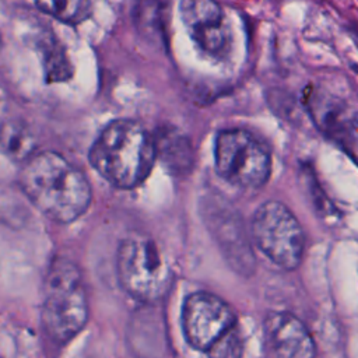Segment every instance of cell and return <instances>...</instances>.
Wrapping results in <instances>:
<instances>
[{
    "label": "cell",
    "instance_id": "obj_9",
    "mask_svg": "<svg viewBox=\"0 0 358 358\" xmlns=\"http://www.w3.org/2000/svg\"><path fill=\"white\" fill-rule=\"evenodd\" d=\"M302 105L316 127L336 141H350L358 129L352 103L322 84H310L303 90Z\"/></svg>",
    "mask_w": 358,
    "mask_h": 358
},
{
    "label": "cell",
    "instance_id": "obj_10",
    "mask_svg": "<svg viewBox=\"0 0 358 358\" xmlns=\"http://www.w3.org/2000/svg\"><path fill=\"white\" fill-rule=\"evenodd\" d=\"M266 358H315L316 347L305 324L292 313L270 312L263 320Z\"/></svg>",
    "mask_w": 358,
    "mask_h": 358
},
{
    "label": "cell",
    "instance_id": "obj_3",
    "mask_svg": "<svg viewBox=\"0 0 358 358\" xmlns=\"http://www.w3.org/2000/svg\"><path fill=\"white\" fill-rule=\"evenodd\" d=\"M88 296L81 270L66 257H56L45 275L41 320L45 333L59 344L73 340L87 324Z\"/></svg>",
    "mask_w": 358,
    "mask_h": 358
},
{
    "label": "cell",
    "instance_id": "obj_2",
    "mask_svg": "<svg viewBox=\"0 0 358 358\" xmlns=\"http://www.w3.org/2000/svg\"><path fill=\"white\" fill-rule=\"evenodd\" d=\"M155 159L152 134L131 119L109 122L88 152L91 166L119 189H133L141 185L150 175Z\"/></svg>",
    "mask_w": 358,
    "mask_h": 358
},
{
    "label": "cell",
    "instance_id": "obj_15",
    "mask_svg": "<svg viewBox=\"0 0 358 358\" xmlns=\"http://www.w3.org/2000/svg\"><path fill=\"white\" fill-rule=\"evenodd\" d=\"M35 4L42 13L69 25L84 22L92 13V0H35Z\"/></svg>",
    "mask_w": 358,
    "mask_h": 358
},
{
    "label": "cell",
    "instance_id": "obj_13",
    "mask_svg": "<svg viewBox=\"0 0 358 358\" xmlns=\"http://www.w3.org/2000/svg\"><path fill=\"white\" fill-rule=\"evenodd\" d=\"M38 46L46 83H62L70 80L74 70L64 46L53 38L42 39Z\"/></svg>",
    "mask_w": 358,
    "mask_h": 358
},
{
    "label": "cell",
    "instance_id": "obj_14",
    "mask_svg": "<svg viewBox=\"0 0 358 358\" xmlns=\"http://www.w3.org/2000/svg\"><path fill=\"white\" fill-rule=\"evenodd\" d=\"M136 24L147 36L164 42L166 34L168 7L165 0H137Z\"/></svg>",
    "mask_w": 358,
    "mask_h": 358
},
{
    "label": "cell",
    "instance_id": "obj_5",
    "mask_svg": "<svg viewBox=\"0 0 358 358\" xmlns=\"http://www.w3.org/2000/svg\"><path fill=\"white\" fill-rule=\"evenodd\" d=\"M214 161L224 180L243 189L263 186L271 172L267 145L243 129H225L217 134Z\"/></svg>",
    "mask_w": 358,
    "mask_h": 358
},
{
    "label": "cell",
    "instance_id": "obj_8",
    "mask_svg": "<svg viewBox=\"0 0 358 358\" xmlns=\"http://www.w3.org/2000/svg\"><path fill=\"white\" fill-rule=\"evenodd\" d=\"M180 20L200 52L221 59L231 43L229 27L215 0H180Z\"/></svg>",
    "mask_w": 358,
    "mask_h": 358
},
{
    "label": "cell",
    "instance_id": "obj_7",
    "mask_svg": "<svg viewBox=\"0 0 358 358\" xmlns=\"http://www.w3.org/2000/svg\"><path fill=\"white\" fill-rule=\"evenodd\" d=\"M183 333L187 343L207 352L215 343L238 326L232 308L210 292L190 294L182 309Z\"/></svg>",
    "mask_w": 358,
    "mask_h": 358
},
{
    "label": "cell",
    "instance_id": "obj_11",
    "mask_svg": "<svg viewBox=\"0 0 358 358\" xmlns=\"http://www.w3.org/2000/svg\"><path fill=\"white\" fill-rule=\"evenodd\" d=\"M154 137L155 157L173 176L189 175L194 166V147L190 138L175 126L158 127Z\"/></svg>",
    "mask_w": 358,
    "mask_h": 358
},
{
    "label": "cell",
    "instance_id": "obj_6",
    "mask_svg": "<svg viewBox=\"0 0 358 358\" xmlns=\"http://www.w3.org/2000/svg\"><path fill=\"white\" fill-rule=\"evenodd\" d=\"M252 236L257 248L277 266L294 270L305 252V234L291 210L280 201H266L252 218Z\"/></svg>",
    "mask_w": 358,
    "mask_h": 358
},
{
    "label": "cell",
    "instance_id": "obj_1",
    "mask_svg": "<svg viewBox=\"0 0 358 358\" xmlns=\"http://www.w3.org/2000/svg\"><path fill=\"white\" fill-rule=\"evenodd\" d=\"M18 183L25 197L57 224L80 218L92 200L84 172L56 151L35 152L24 161Z\"/></svg>",
    "mask_w": 358,
    "mask_h": 358
},
{
    "label": "cell",
    "instance_id": "obj_12",
    "mask_svg": "<svg viewBox=\"0 0 358 358\" xmlns=\"http://www.w3.org/2000/svg\"><path fill=\"white\" fill-rule=\"evenodd\" d=\"M36 138L31 127L20 119L0 123V154L13 162H24L35 154Z\"/></svg>",
    "mask_w": 358,
    "mask_h": 358
},
{
    "label": "cell",
    "instance_id": "obj_17",
    "mask_svg": "<svg viewBox=\"0 0 358 358\" xmlns=\"http://www.w3.org/2000/svg\"><path fill=\"white\" fill-rule=\"evenodd\" d=\"M267 99H268L267 102L270 103L271 109L277 115H280V116H282L284 119H288V120L295 117V115L298 112V108L295 106V102L289 95H287L284 92L273 91L271 95Z\"/></svg>",
    "mask_w": 358,
    "mask_h": 358
},
{
    "label": "cell",
    "instance_id": "obj_4",
    "mask_svg": "<svg viewBox=\"0 0 358 358\" xmlns=\"http://www.w3.org/2000/svg\"><path fill=\"white\" fill-rule=\"evenodd\" d=\"M116 273L122 288L141 302H157L172 282L169 263L158 243L144 235L124 238L116 253Z\"/></svg>",
    "mask_w": 358,
    "mask_h": 358
},
{
    "label": "cell",
    "instance_id": "obj_16",
    "mask_svg": "<svg viewBox=\"0 0 358 358\" xmlns=\"http://www.w3.org/2000/svg\"><path fill=\"white\" fill-rule=\"evenodd\" d=\"M243 334L238 324L225 337L215 343L206 354L208 355V358H241L243 352Z\"/></svg>",
    "mask_w": 358,
    "mask_h": 358
}]
</instances>
